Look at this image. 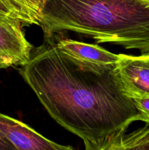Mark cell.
Here are the masks:
<instances>
[{
    "mask_svg": "<svg viewBox=\"0 0 149 150\" xmlns=\"http://www.w3.org/2000/svg\"><path fill=\"white\" fill-rule=\"evenodd\" d=\"M20 22L0 21V69L23 65L30 58L32 45Z\"/></svg>",
    "mask_w": 149,
    "mask_h": 150,
    "instance_id": "obj_4",
    "label": "cell"
},
{
    "mask_svg": "<svg viewBox=\"0 0 149 150\" xmlns=\"http://www.w3.org/2000/svg\"><path fill=\"white\" fill-rule=\"evenodd\" d=\"M56 44L64 54L74 59L88 64L109 65L117 64L119 60V54H112L93 44L71 39H61L57 41Z\"/></svg>",
    "mask_w": 149,
    "mask_h": 150,
    "instance_id": "obj_7",
    "label": "cell"
},
{
    "mask_svg": "<svg viewBox=\"0 0 149 150\" xmlns=\"http://www.w3.org/2000/svg\"><path fill=\"white\" fill-rule=\"evenodd\" d=\"M22 1H23V0H22ZM23 3H24V2H23ZM24 4H25V3H24ZM25 6H26V4H25ZM26 9H27V7H26ZM27 10H28V9H27ZM28 12H29V10H28ZM29 14H30V13H29ZM30 16H31V15H30ZM34 19V18H33Z\"/></svg>",
    "mask_w": 149,
    "mask_h": 150,
    "instance_id": "obj_12",
    "label": "cell"
},
{
    "mask_svg": "<svg viewBox=\"0 0 149 150\" xmlns=\"http://www.w3.org/2000/svg\"><path fill=\"white\" fill-rule=\"evenodd\" d=\"M0 133L16 150H73L42 136L22 122L0 113Z\"/></svg>",
    "mask_w": 149,
    "mask_h": 150,
    "instance_id": "obj_3",
    "label": "cell"
},
{
    "mask_svg": "<svg viewBox=\"0 0 149 150\" xmlns=\"http://www.w3.org/2000/svg\"><path fill=\"white\" fill-rule=\"evenodd\" d=\"M39 25L45 37L70 31L149 54L146 0H45Z\"/></svg>",
    "mask_w": 149,
    "mask_h": 150,
    "instance_id": "obj_2",
    "label": "cell"
},
{
    "mask_svg": "<svg viewBox=\"0 0 149 150\" xmlns=\"http://www.w3.org/2000/svg\"><path fill=\"white\" fill-rule=\"evenodd\" d=\"M45 38L20 73L57 123L83 142H96L140 121L117 64L80 62L61 51L53 36Z\"/></svg>",
    "mask_w": 149,
    "mask_h": 150,
    "instance_id": "obj_1",
    "label": "cell"
},
{
    "mask_svg": "<svg viewBox=\"0 0 149 150\" xmlns=\"http://www.w3.org/2000/svg\"><path fill=\"white\" fill-rule=\"evenodd\" d=\"M0 150H16L13 145L0 133Z\"/></svg>",
    "mask_w": 149,
    "mask_h": 150,
    "instance_id": "obj_11",
    "label": "cell"
},
{
    "mask_svg": "<svg viewBox=\"0 0 149 150\" xmlns=\"http://www.w3.org/2000/svg\"><path fill=\"white\" fill-rule=\"evenodd\" d=\"M117 70L129 98H149V54H119Z\"/></svg>",
    "mask_w": 149,
    "mask_h": 150,
    "instance_id": "obj_5",
    "label": "cell"
},
{
    "mask_svg": "<svg viewBox=\"0 0 149 150\" xmlns=\"http://www.w3.org/2000/svg\"><path fill=\"white\" fill-rule=\"evenodd\" d=\"M0 21L20 22L23 26L36 25L22 0H0Z\"/></svg>",
    "mask_w": 149,
    "mask_h": 150,
    "instance_id": "obj_8",
    "label": "cell"
},
{
    "mask_svg": "<svg viewBox=\"0 0 149 150\" xmlns=\"http://www.w3.org/2000/svg\"><path fill=\"white\" fill-rule=\"evenodd\" d=\"M146 1H149V0H146Z\"/></svg>",
    "mask_w": 149,
    "mask_h": 150,
    "instance_id": "obj_13",
    "label": "cell"
},
{
    "mask_svg": "<svg viewBox=\"0 0 149 150\" xmlns=\"http://www.w3.org/2000/svg\"><path fill=\"white\" fill-rule=\"evenodd\" d=\"M136 108L140 113V121L149 125V98H133Z\"/></svg>",
    "mask_w": 149,
    "mask_h": 150,
    "instance_id": "obj_10",
    "label": "cell"
},
{
    "mask_svg": "<svg viewBox=\"0 0 149 150\" xmlns=\"http://www.w3.org/2000/svg\"><path fill=\"white\" fill-rule=\"evenodd\" d=\"M121 129L96 142H83L85 150H149V125L126 133Z\"/></svg>",
    "mask_w": 149,
    "mask_h": 150,
    "instance_id": "obj_6",
    "label": "cell"
},
{
    "mask_svg": "<svg viewBox=\"0 0 149 150\" xmlns=\"http://www.w3.org/2000/svg\"><path fill=\"white\" fill-rule=\"evenodd\" d=\"M34 20L39 25V19L45 0H23Z\"/></svg>",
    "mask_w": 149,
    "mask_h": 150,
    "instance_id": "obj_9",
    "label": "cell"
}]
</instances>
